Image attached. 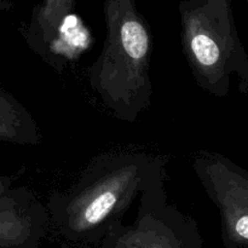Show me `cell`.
<instances>
[{"mask_svg":"<svg viewBox=\"0 0 248 248\" xmlns=\"http://www.w3.org/2000/svg\"><path fill=\"white\" fill-rule=\"evenodd\" d=\"M162 164L164 160L144 152L93 157L70 188L50 196V227L67 245L97 248Z\"/></svg>","mask_w":248,"mask_h":248,"instance_id":"6da1fadb","label":"cell"},{"mask_svg":"<svg viewBox=\"0 0 248 248\" xmlns=\"http://www.w3.org/2000/svg\"><path fill=\"white\" fill-rule=\"evenodd\" d=\"M106 39L89 70V82L119 121L133 124L152 104L154 36L136 0L104 1Z\"/></svg>","mask_w":248,"mask_h":248,"instance_id":"7a4b0ae2","label":"cell"},{"mask_svg":"<svg viewBox=\"0 0 248 248\" xmlns=\"http://www.w3.org/2000/svg\"><path fill=\"white\" fill-rule=\"evenodd\" d=\"M181 40L194 81L211 96L229 94L232 77L248 94V53L240 39L232 0H184Z\"/></svg>","mask_w":248,"mask_h":248,"instance_id":"3957f363","label":"cell"},{"mask_svg":"<svg viewBox=\"0 0 248 248\" xmlns=\"http://www.w3.org/2000/svg\"><path fill=\"white\" fill-rule=\"evenodd\" d=\"M198 223L169 203L165 164L160 165L140 193L135 222L111 229L97 248H201Z\"/></svg>","mask_w":248,"mask_h":248,"instance_id":"277c9868","label":"cell"},{"mask_svg":"<svg viewBox=\"0 0 248 248\" xmlns=\"http://www.w3.org/2000/svg\"><path fill=\"white\" fill-rule=\"evenodd\" d=\"M191 169L219 211L225 246L248 247V170L208 150L194 155Z\"/></svg>","mask_w":248,"mask_h":248,"instance_id":"5b68a950","label":"cell"},{"mask_svg":"<svg viewBox=\"0 0 248 248\" xmlns=\"http://www.w3.org/2000/svg\"><path fill=\"white\" fill-rule=\"evenodd\" d=\"M0 176V248H34L50 228L48 210L28 188Z\"/></svg>","mask_w":248,"mask_h":248,"instance_id":"8992f818","label":"cell"},{"mask_svg":"<svg viewBox=\"0 0 248 248\" xmlns=\"http://www.w3.org/2000/svg\"><path fill=\"white\" fill-rule=\"evenodd\" d=\"M74 2L75 0H43L34 7L23 36L29 48L47 62H51L52 47L60 39L62 24Z\"/></svg>","mask_w":248,"mask_h":248,"instance_id":"52a82bcc","label":"cell"},{"mask_svg":"<svg viewBox=\"0 0 248 248\" xmlns=\"http://www.w3.org/2000/svg\"><path fill=\"white\" fill-rule=\"evenodd\" d=\"M0 140L17 145H39L43 135L26 107L0 85Z\"/></svg>","mask_w":248,"mask_h":248,"instance_id":"ba28073f","label":"cell"},{"mask_svg":"<svg viewBox=\"0 0 248 248\" xmlns=\"http://www.w3.org/2000/svg\"><path fill=\"white\" fill-rule=\"evenodd\" d=\"M246 5H247V9H248V0H246Z\"/></svg>","mask_w":248,"mask_h":248,"instance_id":"9c48e42d","label":"cell"}]
</instances>
